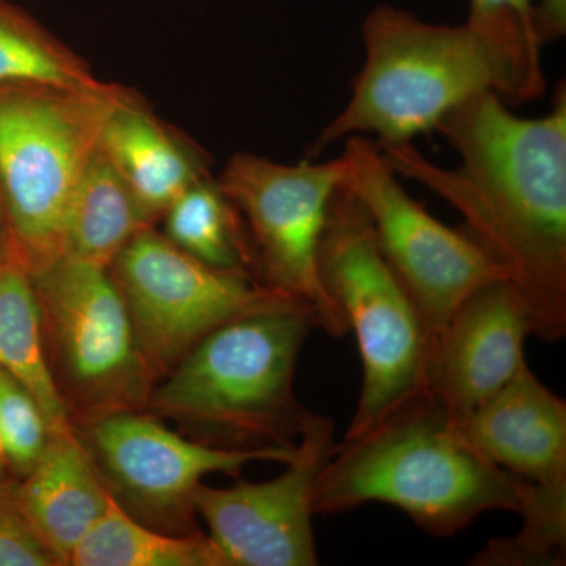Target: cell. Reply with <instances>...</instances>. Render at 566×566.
<instances>
[{
    "label": "cell",
    "mask_w": 566,
    "mask_h": 566,
    "mask_svg": "<svg viewBox=\"0 0 566 566\" xmlns=\"http://www.w3.org/2000/svg\"><path fill=\"white\" fill-rule=\"evenodd\" d=\"M460 156L436 166L412 142L378 144L395 174L430 188L460 211L469 233L493 253L526 297L534 335L566 334V91L539 118L512 114L482 92L436 126Z\"/></svg>",
    "instance_id": "obj_1"
},
{
    "label": "cell",
    "mask_w": 566,
    "mask_h": 566,
    "mask_svg": "<svg viewBox=\"0 0 566 566\" xmlns=\"http://www.w3.org/2000/svg\"><path fill=\"white\" fill-rule=\"evenodd\" d=\"M527 486L488 460L423 389L370 430L335 446L316 479L314 513L379 502L397 506L430 535L452 536L483 513H520Z\"/></svg>",
    "instance_id": "obj_2"
},
{
    "label": "cell",
    "mask_w": 566,
    "mask_h": 566,
    "mask_svg": "<svg viewBox=\"0 0 566 566\" xmlns=\"http://www.w3.org/2000/svg\"><path fill=\"white\" fill-rule=\"evenodd\" d=\"M314 329V308L293 301L230 319L153 387L145 411L221 449L294 447L314 416L294 395L297 357Z\"/></svg>",
    "instance_id": "obj_3"
},
{
    "label": "cell",
    "mask_w": 566,
    "mask_h": 566,
    "mask_svg": "<svg viewBox=\"0 0 566 566\" xmlns=\"http://www.w3.org/2000/svg\"><path fill=\"white\" fill-rule=\"evenodd\" d=\"M365 63L344 111L319 133L307 159L344 137L374 133L379 144H405L436 129L476 93L531 99L509 52L471 25H436L392 6L364 22Z\"/></svg>",
    "instance_id": "obj_4"
},
{
    "label": "cell",
    "mask_w": 566,
    "mask_h": 566,
    "mask_svg": "<svg viewBox=\"0 0 566 566\" xmlns=\"http://www.w3.org/2000/svg\"><path fill=\"white\" fill-rule=\"evenodd\" d=\"M318 275L363 359L359 403L344 438L352 439L424 389L434 335L386 262L363 205L344 185L327 205Z\"/></svg>",
    "instance_id": "obj_5"
},
{
    "label": "cell",
    "mask_w": 566,
    "mask_h": 566,
    "mask_svg": "<svg viewBox=\"0 0 566 566\" xmlns=\"http://www.w3.org/2000/svg\"><path fill=\"white\" fill-rule=\"evenodd\" d=\"M125 95L104 84L0 92V191L9 251L29 274L63 255L71 191Z\"/></svg>",
    "instance_id": "obj_6"
},
{
    "label": "cell",
    "mask_w": 566,
    "mask_h": 566,
    "mask_svg": "<svg viewBox=\"0 0 566 566\" xmlns=\"http://www.w3.org/2000/svg\"><path fill=\"white\" fill-rule=\"evenodd\" d=\"M32 281L52 378L71 424L145 411L158 379L109 268L62 255Z\"/></svg>",
    "instance_id": "obj_7"
},
{
    "label": "cell",
    "mask_w": 566,
    "mask_h": 566,
    "mask_svg": "<svg viewBox=\"0 0 566 566\" xmlns=\"http://www.w3.org/2000/svg\"><path fill=\"white\" fill-rule=\"evenodd\" d=\"M109 270L158 382L222 324L292 301L251 274L193 259L151 227L129 241Z\"/></svg>",
    "instance_id": "obj_8"
},
{
    "label": "cell",
    "mask_w": 566,
    "mask_h": 566,
    "mask_svg": "<svg viewBox=\"0 0 566 566\" xmlns=\"http://www.w3.org/2000/svg\"><path fill=\"white\" fill-rule=\"evenodd\" d=\"M344 186L370 218L376 241L438 335L476 290L509 273L471 233L450 229L408 196L378 144L346 137Z\"/></svg>",
    "instance_id": "obj_9"
},
{
    "label": "cell",
    "mask_w": 566,
    "mask_h": 566,
    "mask_svg": "<svg viewBox=\"0 0 566 566\" xmlns=\"http://www.w3.org/2000/svg\"><path fill=\"white\" fill-rule=\"evenodd\" d=\"M345 180L344 156L286 166L238 153L218 182L244 218L264 285L314 308L319 329L331 337L348 334V327L319 281L318 248L327 205Z\"/></svg>",
    "instance_id": "obj_10"
},
{
    "label": "cell",
    "mask_w": 566,
    "mask_h": 566,
    "mask_svg": "<svg viewBox=\"0 0 566 566\" xmlns=\"http://www.w3.org/2000/svg\"><path fill=\"white\" fill-rule=\"evenodd\" d=\"M115 502L167 534L199 532L193 494L211 474L238 476L255 461L285 464L294 447L232 450L169 430L148 411H123L73 424Z\"/></svg>",
    "instance_id": "obj_11"
},
{
    "label": "cell",
    "mask_w": 566,
    "mask_h": 566,
    "mask_svg": "<svg viewBox=\"0 0 566 566\" xmlns=\"http://www.w3.org/2000/svg\"><path fill=\"white\" fill-rule=\"evenodd\" d=\"M334 422L314 415L294 446L285 472L268 482L200 485L196 515L227 566H315L314 491L335 450Z\"/></svg>",
    "instance_id": "obj_12"
},
{
    "label": "cell",
    "mask_w": 566,
    "mask_h": 566,
    "mask_svg": "<svg viewBox=\"0 0 566 566\" xmlns=\"http://www.w3.org/2000/svg\"><path fill=\"white\" fill-rule=\"evenodd\" d=\"M528 335H534V318L516 283L512 279L488 283L436 335L424 389L463 424L526 360Z\"/></svg>",
    "instance_id": "obj_13"
},
{
    "label": "cell",
    "mask_w": 566,
    "mask_h": 566,
    "mask_svg": "<svg viewBox=\"0 0 566 566\" xmlns=\"http://www.w3.org/2000/svg\"><path fill=\"white\" fill-rule=\"evenodd\" d=\"M461 428L509 474L534 485L566 483V403L536 378L526 360Z\"/></svg>",
    "instance_id": "obj_14"
},
{
    "label": "cell",
    "mask_w": 566,
    "mask_h": 566,
    "mask_svg": "<svg viewBox=\"0 0 566 566\" xmlns=\"http://www.w3.org/2000/svg\"><path fill=\"white\" fill-rule=\"evenodd\" d=\"M14 491L57 565H70L74 549L112 499L73 424L51 433L39 463Z\"/></svg>",
    "instance_id": "obj_15"
},
{
    "label": "cell",
    "mask_w": 566,
    "mask_h": 566,
    "mask_svg": "<svg viewBox=\"0 0 566 566\" xmlns=\"http://www.w3.org/2000/svg\"><path fill=\"white\" fill-rule=\"evenodd\" d=\"M99 148L150 223L200 180L191 156L126 93L104 123Z\"/></svg>",
    "instance_id": "obj_16"
},
{
    "label": "cell",
    "mask_w": 566,
    "mask_h": 566,
    "mask_svg": "<svg viewBox=\"0 0 566 566\" xmlns=\"http://www.w3.org/2000/svg\"><path fill=\"white\" fill-rule=\"evenodd\" d=\"M151 227L109 159L96 148L74 185L63 221V255L111 268L142 230Z\"/></svg>",
    "instance_id": "obj_17"
},
{
    "label": "cell",
    "mask_w": 566,
    "mask_h": 566,
    "mask_svg": "<svg viewBox=\"0 0 566 566\" xmlns=\"http://www.w3.org/2000/svg\"><path fill=\"white\" fill-rule=\"evenodd\" d=\"M0 370L35 397L51 433L71 427L69 409L52 378L32 275L10 251L0 256Z\"/></svg>",
    "instance_id": "obj_18"
},
{
    "label": "cell",
    "mask_w": 566,
    "mask_h": 566,
    "mask_svg": "<svg viewBox=\"0 0 566 566\" xmlns=\"http://www.w3.org/2000/svg\"><path fill=\"white\" fill-rule=\"evenodd\" d=\"M74 566H227L210 536L167 534L140 523L114 499L71 556Z\"/></svg>",
    "instance_id": "obj_19"
},
{
    "label": "cell",
    "mask_w": 566,
    "mask_h": 566,
    "mask_svg": "<svg viewBox=\"0 0 566 566\" xmlns=\"http://www.w3.org/2000/svg\"><path fill=\"white\" fill-rule=\"evenodd\" d=\"M164 218V237L193 259L219 270L251 275L253 264L259 266L243 216L218 182L200 178L170 205Z\"/></svg>",
    "instance_id": "obj_20"
},
{
    "label": "cell",
    "mask_w": 566,
    "mask_h": 566,
    "mask_svg": "<svg viewBox=\"0 0 566 566\" xmlns=\"http://www.w3.org/2000/svg\"><path fill=\"white\" fill-rule=\"evenodd\" d=\"M520 515L523 528L515 538L494 539L474 565H560L566 551V483H528Z\"/></svg>",
    "instance_id": "obj_21"
},
{
    "label": "cell",
    "mask_w": 566,
    "mask_h": 566,
    "mask_svg": "<svg viewBox=\"0 0 566 566\" xmlns=\"http://www.w3.org/2000/svg\"><path fill=\"white\" fill-rule=\"evenodd\" d=\"M0 84L93 88L102 82L29 22L0 10Z\"/></svg>",
    "instance_id": "obj_22"
},
{
    "label": "cell",
    "mask_w": 566,
    "mask_h": 566,
    "mask_svg": "<svg viewBox=\"0 0 566 566\" xmlns=\"http://www.w3.org/2000/svg\"><path fill=\"white\" fill-rule=\"evenodd\" d=\"M534 0H471L465 24L501 44L515 62L532 98L545 92L538 41L532 29Z\"/></svg>",
    "instance_id": "obj_23"
},
{
    "label": "cell",
    "mask_w": 566,
    "mask_h": 566,
    "mask_svg": "<svg viewBox=\"0 0 566 566\" xmlns=\"http://www.w3.org/2000/svg\"><path fill=\"white\" fill-rule=\"evenodd\" d=\"M50 438L51 427L39 401L17 378L0 370V450L7 468L24 479Z\"/></svg>",
    "instance_id": "obj_24"
},
{
    "label": "cell",
    "mask_w": 566,
    "mask_h": 566,
    "mask_svg": "<svg viewBox=\"0 0 566 566\" xmlns=\"http://www.w3.org/2000/svg\"><path fill=\"white\" fill-rule=\"evenodd\" d=\"M55 564L22 512L14 486L0 482V566Z\"/></svg>",
    "instance_id": "obj_25"
},
{
    "label": "cell",
    "mask_w": 566,
    "mask_h": 566,
    "mask_svg": "<svg viewBox=\"0 0 566 566\" xmlns=\"http://www.w3.org/2000/svg\"><path fill=\"white\" fill-rule=\"evenodd\" d=\"M532 29L539 46L562 39L566 33V0H534Z\"/></svg>",
    "instance_id": "obj_26"
},
{
    "label": "cell",
    "mask_w": 566,
    "mask_h": 566,
    "mask_svg": "<svg viewBox=\"0 0 566 566\" xmlns=\"http://www.w3.org/2000/svg\"><path fill=\"white\" fill-rule=\"evenodd\" d=\"M6 212L0 208V256L9 253V232H7Z\"/></svg>",
    "instance_id": "obj_27"
},
{
    "label": "cell",
    "mask_w": 566,
    "mask_h": 566,
    "mask_svg": "<svg viewBox=\"0 0 566 566\" xmlns=\"http://www.w3.org/2000/svg\"><path fill=\"white\" fill-rule=\"evenodd\" d=\"M7 474V463L6 460H3L2 450H0V482H3L6 480Z\"/></svg>",
    "instance_id": "obj_28"
}]
</instances>
